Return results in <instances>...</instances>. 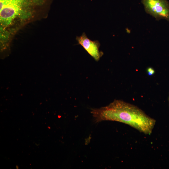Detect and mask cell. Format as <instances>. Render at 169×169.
<instances>
[{
    "instance_id": "cell-1",
    "label": "cell",
    "mask_w": 169,
    "mask_h": 169,
    "mask_svg": "<svg viewBox=\"0 0 169 169\" xmlns=\"http://www.w3.org/2000/svg\"><path fill=\"white\" fill-rule=\"evenodd\" d=\"M96 122L104 120L123 123L146 134H150L156 120L137 106L120 100H115L108 105L92 109Z\"/></svg>"
},
{
    "instance_id": "cell-5",
    "label": "cell",
    "mask_w": 169,
    "mask_h": 169,
    "mask_svg": "<svg viewBox=\"0 0 169 169\" xmlns=\"http://www.w3.org/2000/svg\"><path fill=\"white\" fill-rule=\"evenodd\" d=\"M147 72L149 76H151L154 74L155 71L154 69L151 67H149L147 69Z\"/></svg>"
},
{
    "instance_id": "cell-6",
    "label": "cell",
    "mask_w": 169,
    "mask_h": 169,
    "mask_svg": "<svg viewBox=\"0 0 169 169\" xmlns=\"http://www.w3.org/2000/svg\"><path fill=\"white\" fill-rule=\"evenodd\" d=\"M168 101L169 106V96H168Z\"/></svg>"
},
{
    "instance_id": "cell-2",
    "label": "cell",
    "mask_w": 169,
    "mask_h": 169,
    "mask_svg": "<svg viewBox=\"0 0 169 169\" xmlns=\"http://www.w3.org/2000/svg\"><path fill=\"white\" fill-rule=\"evenodd\" d=\"M52 0H0V23L12 28L19 22L24 23L33 13L46 8Z\"/></svg>"
},
{
    "instance_id": "cell-4",
    "label": "cell",
    "mask_w": 169,
    "mask_h": 169,
    "mask_svg": "<svg viewBox=\"0 0 169 169\" xmlns=\"http://www.w3.org/2000/svg\"><path fill=\"white\" fill-rule=\"evenodd\" d=\"M76 39L78 44L82 46L96 61H98L103 55V52L99 50L100 45L99 42L97 40H90L84 32L81 35L76 36Z\"/></svg>"
},
{
    "instance_id": "cell-3",
    "label": "cell",
    "mask_w": 169,
    "mask_h": 169,
    "mask_svg": "<svg viewBox=\"0 0 169 169\" xmlns=\"http://www.w3.org/2000/svg\"><path fill=\"white\" fill-rule=\"evenodd\" d=\"M146 13L156 20L169 21V3L167 0H141Z\"/></svg>"
}]
</instances>
